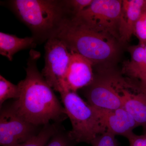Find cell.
Segmentation results:
<instances>
[{"instance_id": "cell-1", "label": "cell", "mask_w": 146, "mask_h": 146, "mask_svg": "<svg viewBox=\"0 0 146 146\" xmlns=\"http://www.w3.org/2000/svg\"><path fill=\"white\" fill-rule=\"evenodd\" d=\"M40 53L32 50L28 60L26 76L18 84L20 94L11 107L18 114L33 125L38 127L59 122L67 117L53 91L37 68Z\"/></svg>"}, {"instance_id": "cell-2", "label": "cell", "mask_w": 146, "mask_h": 146, "mask_svg": "<svg viewBox=\"0 0 146 146\" xmlns=\"http://www.w3.org/2000/svg\"><path fill=\"white\" fill-rule=\"evenodd\" d=\"M8 5L37 44L55 37L72 17L65 1L13 0Z\"/></svg>"}, {"instance_id": "cell-3", "label": "cell", "mask_w": 146, "mask_h": 146, "mask_svg": "<svg viewBox=\"0 0 146 146\" xmlns=\"http://www.w3.org/2000/svg\"><path fill=\"white\" fill-rule=\"evenodd\" d=\"M56 37L63 41L70 51L81 55L93 63L113 60L119 52L117 40L69 20Z\"/></svg>"}, {"instance_id": "cell-4", "label": "cell", "mask_w": 146, "mask_h": 146, "mask_svg": "<svg viewBox=\"0 0 146 146\" xmlns=\"http://www.w3.org/2000/svg\"><path fill=\"white\" fill-rule=\"evenodd\" d=\"M65 114L72 125L68 133L74 143H92L106 132L97 110L84 101L76 92L65 89L60 93Z\"/></svg>"}, {"instance_id": "cell-5", "label": "cell", "mask_w": 146, "mask_h": 146, "mask_svg": "<svg viewBox=\"0 0 146 146\" xmlns=\"http://www.w3.org/2000/svg\"><path fill=\"white\" fill-rule=\"evenodd\" d=\"M122 1L93 0L85 9L71 18L74 23L119 41Z\"/></svg>"}, {"instance_id": "cell-6", "label": "cell", "mask_w": 146, "mask_h": 146, "mask_svg": "<svg viewBox=\"0 0 146 146\" xmlns=\"http://www.w3.org/2000/svg\"><path fill=\"white\" fill-rule=\"evenodd\" d=\"M130 86V84L117 75L105 74L95 76L86 87L85 96L87 102L94 108L113 110L123 107L121 89Z\"/></svg>"}, {"instance_id": "cell-7", "label": "cell", "mask_w": 146, "mask_h": 146, "mask_svg": "<svg viewBox=\"0 0 146 146\" xmlns=\"http://www.w3.org/2000/svg\"><path fill=\"white\" fill-rule=\"evenodd\" d=\"M45 66L42 75L54 90L60 93L65 87V78L71 52L57 37L51 38L45 45Z\"/></svg>"}, {"instance_id": "cell-8", "label": "cell", "mask_w": 146, "mask_h": 146, "mask_svg": "<svg viewBox=\"0 0 146 146\" xmlns=\"http://www.w3.org/2000/svg\"><path fill=\"white\" fill-rule=\"evenodd\" d=\"M37 127L18 115L11 106L2 108L0 114V145L18 146L37 134Z\"/></svg>"}, {"instance_id": "cell-9", "label": "cell", "mask_w": 146, "mask_h": 146, "mask_svg": "<svg viewBox=\"0 0 146 146\" xmlns=\"http://www.w3.org/2000/svg\"><path fill=\"white\" fill-rule=\"evenodd\" d=\"M71 53L64 89L76 92L78 89L86 87L93 82L95 77L93 68L94 65L81 55L73 52H71Z\"/></svg>"}, {"instance_id": "cell-10", "label": "cell", "mask_w": 146, "mask_h": 146, "mask_svg": "<svg viewBox=\"0 0 146 146\" xmlns=\"http://www.w3.org/2000/svg\"><path fill=\"white\" fill-rule=\"evenodd\" d=\"M102 122L106 131L127 138L138 126L123 107L113 110L97 109Z\"/></svg>"}, {"instance_id": "cell-11", "label": "cell", "mask_w": 146, "mask_h": 146, "mask_svg": "<svg viewBox=\"0 0 146 146\" xmlns=\"http://www.w3.org/2000/svg\"><path fill=\"white\" fill-rule=\"evenodd\" d=\"M145 0L122 1L120 18L119 42H128L134 35L135 25L143 10Z\"/></svg>"}, {"instance_id": "cell-12", "label": "cell", "mask_w": 146, "mask_h": 146, "mask_svg": "<svg viewBox=\"0 0 146 146\" xmlns=\"http://www.w3.org/2000/svg\"><path fill=\"white\" fill-rule=\"evenodd\" d=\"M128 87H123L121 92L123 106L133 117L138 126L146 133V98L141 93H132Z\"/></svg>"}, {"instance_id": "cell-13", "label": "cell", "mask_w": 146, "mask_h": 146, "mask_svg": "<svg viewBox=\"0 0 146 146\" xmlns=\"http://www.w3.org/2000/svg\"><path fill=\"white\" fill-rule=\"evenodd\" d=\"M37 43L33 37L20 38L15 35L0 33V54L12 61L13 55L22 50L34 48Z\"/></svg>"}, {"instance_id": "cell-14", "label": "cell", "mask_w": 146, "mask_h": 146, "mask_svg": "<svg viewBox=\"0 0 146 146\" xmlns=\"http://www.w3.org/2000/svg\"><path fill=\"white\" fill-rule=\"evenodd\" d=\"M130 60L124 63V72L131 78L140 80L145 79V46L138 44L128 48Z\"/></svg>"}, {"instance_id": "cell-15", "label": "cell", "mask_w": 146, "mask_h": 146, "mask_svg": "<svg viewBox=\"0 0 146 146\" xmlns=\"http://www.w3.org/2000/svg\"><path fill=\"white\" fill-rule=\"evenodd\" d=\"M57 125L50 123L44 125L37 134L17 146H46L50 139L59 130Z\"/></svg>"}, {"instance_id": "cell-16", "label": "cell", "mask_w": 146, "mask_h": 146, "mask_svg": "<svg viewBox=\"0 0 146 146\" xmlns=\"http://www.w3.org/2000/svg\"><path fill=\"white\" fill-rule=\"evenodd\" d=\"M20 94V88L18 84L15 85L0 76V106L7 100L18 98Z\"/></svg>"}, {"instance_id": "cell-17", "label": "cell", "mask_w": 146, "mask_h": 146, "mask_svg": "<svg viewBox=\"0 0 146 146\" xmlns=\"http://www.w3.org/2000/svg\"><path fill=\"white\" fill-rule=\"evenodd\" d=\"M134 35L139 41L138 44H146V9L144 8L134 29Z\"/></svg>"}, {"instance_id": "cell-18", "label": "cell", "mask_w": 146, "mask_h": 146, "mask_svg": "<svg viewBox=\"0 0 146 146\" xmlns=\"http://www.w3.org/2000/svg\"><path fill=\"white\" fill-rule=\"evenodd\" d=\"M74 143L69 136L68 132L65 133L59 129L46 146H74Z\"/></svg>"}, {"instance_id": "cell-19", "label": "cell", "mask_w": 146, "mask_h": 146, "mask_svg": "<svg viewBox=\"0 0 146 146\" xmlns=\"http://www.w3.org/2000/svg\"><path fill=\"white\" fill-rule=\"evenodd\" d=\"M93 1V0H65L72 17L88 7Z\"/></svg>"}, {"instance_id": "cell-20", "label": "cell", "mask_w": 146, "mask_h": 146, "mask_svg": "<svg viewBox=\"0 0 146 146\" xmlns=\"http://www.w3.org/2000/svg\"><path fill=\"white\" fill-rule=\"evenodd\" d=\"M91 144L93 146H118L115 135L108 131L97 136Z\"/></svg>"}, {"instance_id": "cell-21", "label": "cell", "mask_w": 146, "mask_h": 146, "mask_svg": "<svg viewBox=\"0 0 146 146\" xmlns=\"http://www.w3.org/2000/svg\"><path fill=\"white\" fill-rule=\"evenodd\" d=\"M127 138L129 142V146H146V133L138 135L133 133Z\"/></svg>"}, {"instance_id": "cell-22", "label": "cell", "mask_w": 146, "mask_h": 146, "mask_svg": "<svg viewBox=\"0 0 146 146\" xmlns=\"http://www.w3.org/2000/svg\"><path fill=\"white\" fill-rule=\"evenodd\" d=\"M136 91L137 93L143 94L146 98V80H140L136 84Z\"/></svg>"}, {"instance_id": "cell-23", "label": "cell", "mask_w": 146, "mask_h": 146, "mask_svg": "<svg viewBox=\"0 0 146 146\" xmlns=\"http://www.w3.org/2000/svg\"><path fill=\"white\" fill-rule=\"evenodd\" d=\"M145 79L144 80H146V44L145 45Z\"/></svg>"}, {"instance_id": "cell-24", "label": "cell", "mask_w": 146, "mask_h": 146, "mask_svg": "<svg viewBox=\"0 0 146 146\" xmlns=\"http://www.w3.org/2000/svg\"><path fill=\"white\" fill-rule=\"evenodd\" d=\"M145 8L146 9V0H145Z\"/></svg>"}]
</instances>
